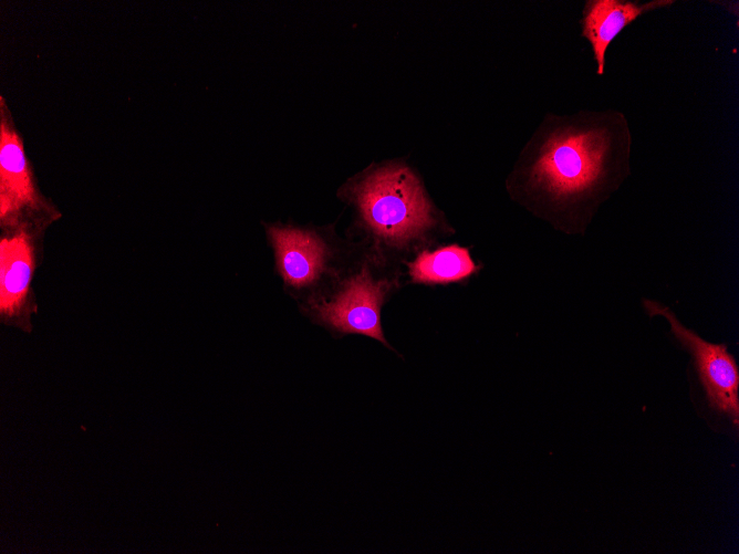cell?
<instances>
[{
	"label": "cell",
	"mask_w": 739,
	"mask_h": 554,
	"mask_svg": "<svg viewBox=\"0 0 739 554\" xmlns=\"http://www.w3.org/2000/svg\"><path fill=\"white\" fill-rule=\"evenodd\" d=\"M615 136L599 118L558 127L529 167V188L556 206L590 195L606 173Z\"/></svg>",
	"instance_id": "6da1fadb"
},
{
	"label": "cell",
	"mask_w": 739,
	"mask_h": 554,
	"mask_svg": "<svg viewBox=\"0 0 739 554\" xmlns=\"http://www.w3.org/2000/svg\"><path fill=\"white\" fill-rule=\"evenodd\" d=\"M353 199L370 229L392 244L415 240L434 223L433 208L420 181L403 166L368 174L355 185Z\"/></svg>",
	"instance_id": "7a4b0ae2"
},
{
	"label": "cell",
	"mask_w": 739,
	"mask_h": 554,
	"mask_svg": "<svg viewBox=\"0 0 739 554\" xmlns=\"http://www.w3.org/2000/svg\"><path fill=\"white\" fill-rule=\"evenodd\" d=\"M391 288L364 266L347 279L337 292L325 300L311 303L320 322L342 333L373 337L388 346L381 326V307Z\"/></svg>",
	"instance_id": "3957f363"
},
{
	"label": "cell",
	"mask_w": 739,
	"mask_h": 554,
	"mask_svg": "<svg viewBox=\"0 0 739 554\" xmlns=\"http://www.w3.org/2000/svg\"><path fill=\"white\" fill-rule=\"evenodd\" d=\"M650 315L664 316L678 342L687 348L695 362L709 405L728 415L738 425L739 419V373L733 357L724 344H711L686 328L676 315L658 302L644 300Z\"/></svg>",
	"instance_id": "277c9868"
},
{
	"label": "cell",
	"mask_w": 739,
	"mask_h": 554,
	"mask_svg": "<svg viewBox=\"0 0 739 554\" xmlns=\"http://www.w3.org/2000/svg\"><path fill=\"white\" fill-rule=\"evenodd\" d=\"M269 236L279 271L289 285L305 288L319 278L326 260L321 239L308 231L280 227H271Z\"/></svg>",
	"instance_id": "5b68a950"
},
{
	"label": "cell",
	"mask_w": 739,
	"mask_h": 554,
	"mask_svg": "<svg viewBox=\"0 0 739 554\" xmlns=\"http://www.w3.org/2000/svg\"><path fill=\"white\" fill-rule=\"evenodd\" d=\"M35 192L23 144L6 118L0 127V215L14 220L24 208L34 207Z\"/></svg>",
	"instance_id": "8992f818"
},
{
	"label": "cell",
	"mask_w": 739,
	"mask_h": 554,
	"mask_svg": "<svg viewBox=\"0 0 739 554\" xmlns=\"http://www.w3.org/2000/svg\"><path fill=\"white\" fill-rule=\"evenodd\" d=\"M33 250L24 231L0 243V312L2 318L15 321L27 314L25 303L33 274Z\"/></svg>",
	"instance_id": "52a82bcc"
},
{
	"label": "cell",
	"mask_w": 739,
	"mask_h": 554,
	"mask_svg": "<svg viewBox=\"0 0 739 554\" xmlns=\"http://www.w3.org/2000/svg\"><path fill=\"white\" fill-rule=\"evenodd\" d=\"M672 3L656 0L644 4L618 0H592L584 9L582 34L591 43L597 63V74H603L605 52L617 34L641 14Z\"/></svg>",
	"instance_id": "ba28073f"
},
{
	"label": "cell",
	"mask_w": 739,
	"mask_h": 554,
	"mask_svg": "<svg viewBox=\"0 0 739 554\" xmlns=\"http://www.w3.org/2000/svg\"><path fill=\"white\" fill-rule=\"evenodd\" d=\"M412 280L424 284H446L472 275L476 263L468 249L457 244L421 252L408 263Z\"/></svg>",
	"instance_id": "9c48e42d"
}]
</instances>
